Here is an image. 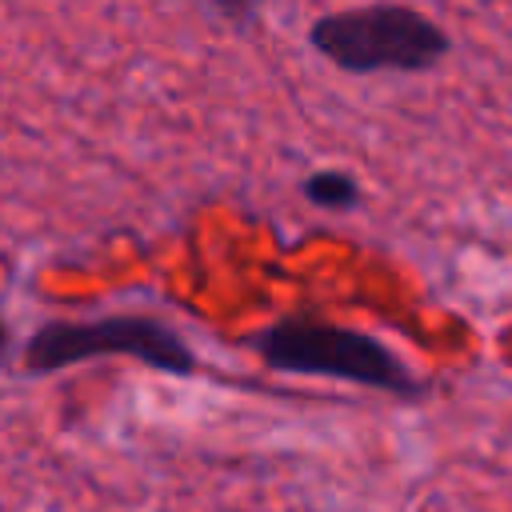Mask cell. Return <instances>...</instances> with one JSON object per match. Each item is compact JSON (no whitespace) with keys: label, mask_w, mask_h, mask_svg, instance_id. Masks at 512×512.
Instances as JSON below:
<instances>
[{"label":"cell","mask_w":512,"mask_h":512,"mask_svg":"<svg viewBox=\"0 0 512 512\" xmlns=\"http://www.w3.org/2000/svg\"><path fill=\"white\" fill-rule=\"evenodd\" d=\"M300 196L324 212H348L360 204V184L344 168H320V172H308L300 180Z\"/></svg>","instance_id":"obj_4"},{"label":"cell","mask_w":512,"mask_h":512,"mask_svg":"<svg viewBox=\"0 0 512 512\" xmlns=\"http://www.w3.org/2000/svg\"><path fill=\"white\" fill-rule=\"evenodd\" d=\"M308 44L352 76H376V72H428L436 68L452 40L448 32L404 4H364L344 8L312 20Z\"/></svg>","instance_id":"obj_2"},{"label":"cell","mask_w":512,"mask_h":512,"mask_svg":"<svg viewBox=\"0 0 512 512\" xmlns=\"http://www.w3.org/2000/svg\"><path fill=\"white\" fill-rule=\"evenodd\" d=\"M252 348L272 372L336 376L400 400H416L424 392L420 376L388 344L348 324H332L316 316H280L252 336Z\"/></svg>","instance_id":"obj_1"},{"label":"cell","mask_w":512,"mask_h":512,"mask_svg":"<svg viewBox=\"0 0 512 512\" xmlns=\"http://www.w3.org/2000/svg\"><path fill=\"white\" fill-rule=\"evenodd\" d=\"M104 356H128L172 376L196 372L192 344L172 324L148 312H112L96 320H48L24 344V368L36 376L104 360Z\"/></svg>","instance_id":"obj_3"},{"label":"cell","mask_w":512,"mask_h":512,"mask_svg":"<svg viewBox=\"0 0 512 512\" xmlns=\"http://www.w3.org/2000/svg\"><path fill=\"white\" fill-rule=\"evenodd\" d=\"M8 344H12V336H8V324H4V316H0V360H4Z\"/></svg>","instance_id":"obj_5"}]
</instances>
